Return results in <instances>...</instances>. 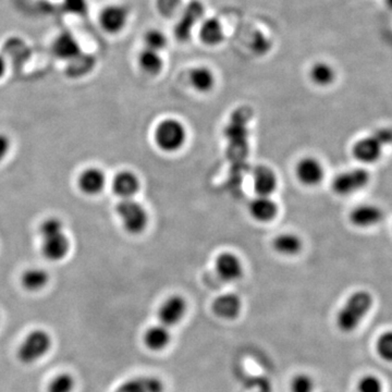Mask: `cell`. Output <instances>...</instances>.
Returning <instances> with one entry per match:
<instances>
[{"instance_id":"obj_7","label":"cell","mask_w":392,"mask_h":392,"mask_svg":"<svg viewBox=\"0 0 392 392\" xmlns=\"http://www.w3.org/2000/svg\"><path fill=\"white\" fill-rule=\"evenodd\" d=\"M370 181V174L364 169H352L338 174L332 182L334 193L345 196L357 193Z\"/></svg>"},{"instance_id":"obj_38","label":"cell","mask_w":392,"mask_h":392,"mask_svg":"<svg viewBox=\"0 0 392 392\" xmlns=\"http://www.w3.org/2000/svg\"><path fill=\"white\" fill-rule=\"evenodd\" d=\"M386 3H387L388 7L392 9V0H386Z\"/></svg>"},{"instance_id":"obj_10","label":"cell","mask_w":392,"mask_h":392,"mask_svg":"<svg viewBox=\"0 0 392 392\" xmlns=\"http://www.w3.org/2000/svg\"><path fill=\"white\" fill-rule=\"evenodd\" d=\"M215 269L219 278L227 282L238 281L244 274L241 259L231 252H224L216 257Z\"/></svg>"},{"instance_id":"obj_19","label":"cell","mask_w":392,"mask_h":392,"mask_svg":"<svg viewBox=\"0 0 392 392\" xmlns=\"http://www.w3.org/2000/svg\"><path fill=\"white\" fill-rule=\"evenodd\" d=\"M140 180L132 171H120L113 180V190L122 199H132L140 190Z\"/></svg>"},{"instance_id":"obj_23","label":"cell","mask_w":392,"mask_h":392,"mask_svg":"<svg viewBox=\"0 0 392 392\" xmlns=\"http://www.w3.org/2000/svg\"><path fill=\"white\" fill-rule=\"evenodd\" d=\"M224 28L217 19L209 18L204 20L199 28V38L204 44L216 46L224 40Z\"/></svg>"},{"instance_id":"obj_28","label":"cell","mask_w":392,"mask_h":392,"mask_svg":"<svg viewBox=\"0 0 392 392\" xmlns=\"http://www.w3.org/2000/svg\"><path fill=\"white\" fill-rule=\"evenodd\" d=\"M76 387V380L70 374L56 376L48 386V392H72Z\"/></svg>"},{"instance_id":"obj_13","label":"cell","mask_w":392,"mask_h":392,"mask_svg":"<svg viewBox=\"0 0 392 392\" xmlns=\"http://www.w3.org/2000/svg\"><path fill=\"white\" fill-rule=\"evenodd\" d=\"M211 309L219 318L234 320L238 318L241 313L242 301L236 294H222L214 300L211 304Z\"/></svg>"},{"instance_id":"obj_14","label":"cell","mask_w":392,"mask_h":392,"mask_svg":"<svg viewBox=\"0 0 392 392\" xmlns=\"http://www.w3.org/2000/svg\"><path fill=\"white\" fill-rule=\"evenodd\" d=\"M53 53L57 58L74 61L81 54L80 43L70 32L61 33L54 40Z\"/></svg>"},{"instance_id":"obj_3","label":"cell","mask_w":392,"mask_h":392,"mask_svg":"<svg viewBox=\"0 0 392 392\" xmlns=\"http://www.w3.org/2000/svg\"><path fill=\"white\" fill-rule=\"evenodd\" d=\"M389 144H392V129H379L368 138L357 142L353 146V155L362 163H374L380 158L382 147Z\"/></svg>"},{"instance_id":"obj_24","label":"cell","mask_w":392,"mask_h":392,"mask_svg":"<svg viewBox=\"0 0 392 392\" xmlns=\"http://www.w3.org/2000/svg\"><path fill=\"white\" fill-rule=\"evenodd\" d=\"M190 82L196 91L199 93H207L214 88V73L206 67H197L190 72Z\"/></svg>"},{"instance_id":"obj_29","label":"cell","mask_w":392,"mask_h":392,"mask_svg":"<svg viewBox=\"0 0 392 392\" xmlns=\"http://www.w3.org/2000/svg\"><path fill=\"white\" fill-rule=\"evenodd\" d=\"M144 43H145V48H147V49L159 53L161 49L166 47L167 38L161 31L149 30L144 35Z\"/></svg>"},{"instance_id":"obj_9","label":"cell","mask_w":392,"mask_h":392,"mask_svg":"<svg viewBox=\"0 0 392 392\" xmlns=\"http://www.w3.org/2000/svg\"><path fill=\"white\" fill-rule=\"evenodd\" d=\"M204 7L199 1L194 0L189 5L184 7L181 13V18L178 21L174 28V34L178 40H189L191 38L192 30L196 23L199 22L203 18Z\"/></svg>"},{"instance_id":"obj_17","label":"cell","mask_w":392,"mask_h":392,"mask_svg":"<svg viewBox=\"0 0 392 392\" xmlns=\"http://www.w3.org/2000/svg\"><path fill=\"white\" fill-rule=\"evenodd\" d=\"M78 186L81 191L88 195H97L106 186V176L99 168L91 167L81 172Z\"/></svg>"},{"instance_id":"obj_26","label":"cell","mask_w":392,"mask_h":392,"mask_svg":"<svg viewBox=\"0 0 392 392\" xmlns=\"http://www.w3.org/2000/svg\"><path fill=\"white\" fill-rule=\"evenodd\" d=\"M138 65L149 76H157L163 67V58L158 51L144 48L138 58Z\"/></svg>"},{"instance_id":"obj_25","label":"cell","mask_w":392,"mask_h":392,"mask_svg":"<svg viewBox=\"0 0 392 392\" xmlns=\"http://www.w3.org/2000/svg\"><path fill=\"white\" fill-rule=\"evenodd\" d=\"M49 281V275L45 269L30 268L23 272L21 277V284L28 291H40L46 287Z\"/></svg>"},{"instance_id":"obj_8","label":"cell","mask_w":392,"mask_h":392,"mask_svg":"<svg viewBox=\"0 0 392 392\" xmlns=\"http://www.w3.org/2000/svg\"><path fill=\"white\" fill-rule=\"evenodd\" d=\"M188 312V302L182 295L174 294L163 302L158 309V318L161 325L169 327L180 324Z\"/></svg>"},{"instance_id":"obj_12","label":"cell","mask_w":392,"mask_h":392,"mask_svg":"<svg viewBox=\"0 0 392 392\" xmlns=\"http://www.w3.org/2000/svg\"><path fill=\"white\" fill-rule=\"evenodd\" d=\"M295 174L302 184L307 186H318L324 179V167L314 157H304L297 163Z\"/></svg>"},{"instance_id":"obj_16","label":"cell","mask_w":392,"mask_h":392,"mask_svg":"<svg viewBox=\"0 0 392 392\" xmlns=\"http://www.w3.org/2000/svg\"><path fill=\"white\" fill-rule=\"evenodd\" d=\"M113 392H165V384L156 376H140L126 380Z\"/></svg>"},{"instance_id":"obj_4","label":"cell","mask_w":392,"mask_h":392,"mask_svg":"<svg viewBox=\"0 0 392 392\" xmlns=\"http://www.w3.org/2000/svg\"><path fill=\"white\" fill-rule=\"evenodd\" d=\"M154 136L161 151L174 153L186 144V126L177 119H165L156 126Z\"/></svg>"},{"instance_id":"obj_6","label":"cell","mask_w":392,"mask_h":392,"mask_svg":"<svg viewBox=\"0 0 392 392\" xmlns=\"http://www.w3.org/2000/svg\"><path fill=\"white\" fill-rule=\"evenodd\" d=\"M51 347V338L45 330H33L18 350V359L23 364H32L43 357Z\"/></svg>"},{"instance_id":"obj_1","label":"cell","mask_w":392,"mask_h":392,"mask_svg":"<svg viewBox=\"0 0 392 392\" xmlns=\"http://www.w3.org/2000/svg\"><path fill=\"white\" fill-rule=\"evenodd\" d=\"M42 238V253L49 261H59L70 251V241L65 234V226L60 219L51 217L40 226Z\"/></svg>"},{"instance_id":"obj_30","label":"cell","mask_w":392,"mask_h":392,"mask_svg":"<svg viewBox=\"0 0 392 392\" xmlns=\"http://www.w3.org/2000/svg\"><path fill=\"white\" fill-rule=\"evenodd\" d=\"M377 352L382 359L392 362V332L382 334L377 341Z\"/></svg>"},{"instance_id":"obj_11","label":"cell","mask_w":392,"mask_h":392,"mask_svg":"<svg viewBox=\"0 0 392 392\" xmlns=\"http://www.w3.org/2000/svg\"><path fill=\"white\" fill-rule=\"evenodd\" d=\"M129 19V10L122 5H109L99 13V24L105 32L117 34L124 30Z\"/></svg>"},{"instance_id":"obj_20","label":"cell","mask_w":392,"mask_h":392,"mask_svg":"<svg viewBox=\"0 0 392 392\" xmlns=\"http://www.w3.org/2000/svg\"><path fill=\"white\" fill-rule=\"evenodd\" d=\"M144 345L147 349L159 352L168 348L171 342V334L163 325L149 327L143 336Z\"/></svg>"},{"instance_id":"obj_18","label":"cell","mask_w":392,"mask_h":392,"mask_svg":"<svg viewBox=\"0 0 392 392\" xmlns=\"http://www.w3.org/2000/svg\"><path fill=\"white\" fill-rule=\"evenodd\" d=\"M249 211L252 218L256 222H269L274 220L278 214V206L276 202L269 196L257 195L250 203Z\"/></svg>"},{"instance_id":"obj_5","label":"cell","mask_w":392,"mask_h":392,"mask_svg":"<svg viewBox=\"0 0 392 392\" xmlns=\"http://www.w3.org/2000/svg\"><path fill=\"white\" fill-rule=\"evenodd\" d=\"M116 211L122 227L130 234H142L149 224L147 211L134 199H122L117 205Z\"/></svg>"},{"instance_id":"obj_2","label":"cell","mask_w":392,"mask_h":392,"mask_svg":"<svg viewBox=\"0 0 392 392\" xmlns=\"http://www.w3.org/2000/svg\"><path fill=\"white\" fill-rule=\"evenodd\" d=\"M372 305L373 297L368 292L357 291L353 293L338 312L336 318L338 328L343 332L357 329L367 313L370 312Z\"/></svg>"},{"instance_id":"obj_27","label":"cell","mask_w":392,"mask_h":392,"mask_svg":"<svg viewBox=\"0 0 392 392\" xmlns=\"http://www.w3.org/2000/svg\"><path fill=\"white\" fill-rule=\"evenodd\" d=\"M309 78L316 85L328 86L336 79V72L328 63H317L309 70Z\"/></svg>"},{"instance_id":"obj_32","label":"cell","mask_w":392,"mask_h":392,"mask_svg":"<svg viewBox=\"0 0 392 392\" xmlns=\"http://www.w3.org/2000/svg\"><path fill=\"white\" fill-rule=\"evenodd\" d=\"M181 5V0H157V9L166 18H171L178 13Z\"/></svg>"},{"instance_id":"obj_31","label":"cell","mask_w":392,"mask_h":392,"mask_svg":"<svg viewBox=\"0 0 392 392\" xmlns=\"http://www.w3.org/2000/svg\"><path fill=\"white\" fill-rule=\"evenodd\" d=\"M291 392H313L314 382L307 374H297L291 382Z\"/></svg>"},{"instance_id":"obj_37","label":"cell","mask_w":392,"mask_h":392,"mask_svg":"<svg viewBox=\"0 0 392 392\" xmlns=\"http://www.w3.org/2000/svg\"><path fill=\"white\" fill-rule=\"evenodd\" d=\"M6 71H7V61L3 58V55H0V79L5 76Z\"/></svg>"},{"instance_id":"obj_35","label":"cell","mask_w":392,"mask_h":392,"mask_svg":"<svg viewBox=\"0 0 392 392\" xmlns=\"http://www.w3.org/2000/svg\"><path fill=\"white\" fill-rule=\"evenodd\" d=\"M253 49H254L255 53L259 54V55H263V54H266L270 48V44H269L268 40L265 38L263 34L261 35H257L256 38L253 40Z\"/></svg>"},{"instance_id":"obj_36","label":"cell","mask_w":392,"mask_h":392,"mask_svg":"<svg viewBox=\"0 0 392 392\" xmlns=\"http://www.w3.org/2000/svg\"><path fill=\"white\" fill-rule=\"evenodd\" d=\"M10 138L6 134L0 133V163L6 158L8 153L10 151Z\"/></svg>"},{"instance_id":"obj_22","label":"cell","mask_w":392,"mask_h":392,"mask_svg":"<svg viewBox=\"0 0 392 392\" xmlns=\"http://www.w3.org/2000/svg\"><path fill=\"white\" fill-rule=\"evenodd\" d=\"M272 247L278 254L284 256H295L299 254L303 247V242L297 234H281L275 238Z\"/></svg>"},{"instance_id":"obj_15","label":"cell","mask_w":392,"mask_h":392,"mask_svg":"<svg viewBox=\"0 0 392 392\" xmlns=\"http://www.w3.org/2000/svg\"><path fill=\"white\" fill-rule=\"evenodd\" d=\"M253 186L259 196H270L278 186L275 171L270 167L259 165L253 171Z\"/></svg>"},{"instance_id":"obj_21","label":"cell","mask_w":392,"mask_h":392,"mask_svg":"<svg viewBox=\"0 0 392 392\" xmlns=\"http://www.w3.org/2000/svg\"><path fill=\"white\" fill-rule=\"evenodd\" d=\"M384 219V213L379 207L362 205L357 207L350 215V220L359 228L375 226Z\"/></svg>"},{"instance_id":"obj_33","label":"cell","mask_w":392,"mask_h":392,"mask_svg":"<svg viewBox=\"0 0 392 392\" xmlns=\"http://www.w3.org/2000/svg\"><path fill=\"white\" fill-rule=\"evenodd\" d=\"M359 392H382V382L375 376H365L359 384Z\"/></svg>"},{"instance_id":"obj_34","label":"cell","mask_w":392,"mask_h":392,"mask_svg":"<svg viewBox=\"0 0 392 392\" xmlns=\"http://www.w3.org/2000/svg\"><path fill=\"white\" fill-rule=\"evenodd\" d=\"M65 9L76 15H82L88 9V0H63Z\"/></svg>"}]
</instances>
